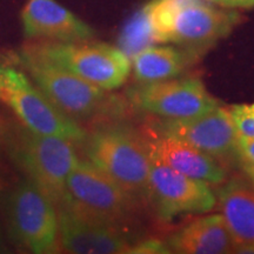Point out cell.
Segmentation results:
<instances>
[{"instance_id":"1","label":"cell","mask_w":254,"mask_h":254,"mask_svg":"<svg viewBox=\"0 0 254 254\" xmlns=\"http://www.w3.org/2000/svg\"><path fill=\"white\" fill-rule=\"evenodd\" d=\"M144 9L155 44H179L199 53L228 36L241 20L238 12L205 0H151Z\"/></svg>"},{"instance_id":"2","label":"cell","mask_w":254,"mask_h":254,"mask_svg":"<svg viewBox=\"0 0 254 254\" xmlns=\"http://www.w3.org/2000/svg\"><path fill=\"white\" fill-rule=\"evenodd\" d=\"M87 160L136 202L147 200L151 154L144 134L122 124H105L84 139Z\"/></svg>"},{"instance_id":"3","label":"cell","mask_w":254,"mask_h":254,"mask_svg":"<svg viewBox=\"0 0 254 254\" xmlns=\"http://www.w3.org/2000/svg\"><path fill=\"white\" fill-rule=\"evenodd\" d=\"M17 57L47 99L78 124L107 114H117L122 109L119 101L107 94V91L90 84L27 46H24Z\"/></svg>"},{"instance_id":"4","label":"cell","mask_w":254,"mask_h":254,"mask_svg":"<svg viewBox=\"0 0 254 254\" xmlns=\"http://www.w3.org/2000/svg\"><path fill=\"white\" fill-rule=\"evenodd\" d=\"M0 101L32 132L57 135L73 142L84 141L87 134L77 122L47 99L19 63L17 55L0 52Z\"/></svg>"},{"instance_id":"5","label":"cell","mask_w":254,"mask_h":254,"mask_svg":"<svg viewBox=\"0 0 254 254\" xmlns=\"http://www.w3.org/2000/svg\"><path fill=\"white\" fill-rule=\"evenodd\" d=\"M136 205L138 202L100 168L87 159H79L66 180L59 207L85 220L113 225L127 231Z\"/></svg>"},{"instance_id":"6","label":"cell","mask_w":254,"mask_h":254,"mask_svg":"<svg viewBox=\"0 0 254 254\" xmlns=\"http://www.w3.org/2000/svg\"><path fill=\"white\" fill-rule=\"evenodd\" d=\"M25 46L107 92L122 86L132 69L131 60L125 53L106 44L45 40Z\"/></svg>"},{"instance_id":"7","label":"cell","mask_w":254,"mask_h":254,"mask_svg":"<svg viewBox=\"0 0 254 254\" xmlns=\"http://www.w3.org/2000/svg\"><path fill=\"white\" fill-rule=\"evenodd\" d=\"M75 142L57 135L40 134L24 128L15 139L14 153L34 185L56 207L62 205L66 180L78 163Z\"/></svg>"},{"instance_id":"8","label":"cell","mask_w":254,"mask_h":254,"mask_svg":"<svg viewBox=\"0 0 254 254\" xmlns=\"http://www.w3.org/2000/svg\"><path fill=\"white\" fill-rule=\"evenodd\" d=\"M8 209L12 230L30 254H60L58 209L30 179L15 187Z\"/></svg>"},{"instance_id":"9","label":"cell","mask_w":254,"mask_h":254,"mask_svg":"<svg viewBox=\"0 0 254 254\" xmlns=\"http://www.w3.org/2000/svg\"><path fill=\"white\" fill-rule=\"evenodd\" d=\"M147 201L163 221L186 214H205L217 205L208 184L177 172L151 157Z\"/></svg>"},{"instance_id":"10","label":"cell","mask_w":254,"mask_h":254,"mask_svg":"<svg viewBox=\"0 0 254 254\" xmlns=\"http://www.w3.org/2000/svg\"><path fill=\"white\" fill-rule=\"evenodd\" d=\"M135 107L163 119H187L219 106L218 100L198 78L139 84L127 91Z\"/></svg>"},{"instance_id":"11","label":"cell","mask_w":254,"mask_h":254,"mask_svg":"<svg viewBox=\"0 0 254 254\" xmlns=\"http://www.w3.org/2000/svg\"><path fill=\"white\" fill-rule=\"evenodd\" d=\"M151 129L174 136L221 164L237 157L238 135L230 109L217 106L204 114L187 119H163L153 123Z\"/></svg>"},{"instance_id":"12","label":"cell","mask_w":254,"mask_h":254,"mask_svg":"<svg viewBox=\"0 0 254 254\" xmlns=\"http://www.w3.org/2000/svg\"><path fill=\"white\" fill-rule=\"evenodd\" d=\"M60 254H116L131 245L127 231L88 221L59 207Z\"/></svg>"},{"instance_id":"13","label":"cell","mask_w":254,"mask_h":254,"mask_svg":"<svg viewBox=\"0 0 254 254\" xmlns=\"http://www.w3.org/2000/svg\"><path fill=\"white\" fill-rule=\"evenodd\" d=\"M145 138L151 157L177 172L213 186H220L227 180L224 165L183 140L151 128Z\"/></svg>"},{"instance_id":"14","label":"cell","mask_w":254,"mask_h":254,"mask_svg":"<svg viewBox=\"0 0 254 254\" xmlns=\"http://www.w3.org/2000/svg\"><path fill=\"white\" fill-rule=\"evenodd\" d=\"M21 21L27 38L81 43L94 36L86 23L55 0H28L21 12Z\"/></svg>"},{"instance_id":"15","label":"cell","mask_w":254,"mask_h":254,"mask_svg":"<svg viewBox=\"0 0 254 254\" xmlns=\"http://www.w3.org/2000/svg\"><path fill=\"white\" fill-rule=\"evenodd\" d=\"M164 241L176 254H227L233 246L220 213L187 221L171 232Z\"/></svg>"},{"instance_id":"16","label":"cell","mask_w":254,"mask_h":254,"mask_svg":"<svg viewBox=\"0 0 254 254\" xmlns=\"http://www.w3.org/2000/svg\"><path fill=\"white\" fill-rule=\"evenodd\" d=\"M215 198L233 244H254L253 187L239 179L226 180Z\"/></svg>"},{"instance_id":"17","label":"cell","mask_w":254,"mask_h":254,"mask_svg":"<svg viewBox=\"0 0 254 254\" xmlns=\"http://www.w3.org/2000/svg\"><path fill=\"white\" fill-rule=\"evenodd\" d=\"M199 52L172 46H148L131 59L134 78L140 84L170 80L178 77L198 58Z\"/></svg>"},{"instance_id":"18","label":"cell","mask_w":254,"mask_h":254,"mask_svg":"<svg viewBox=\"0 0 254 254\" xmlns=\"http://www.w3.org/2000/svg\"><path fill=\"white\" fill-rule=\"evenodd\" d=\"M154 44L155 41L152 36L151 27L148 25L145 9L142 7L124 28L119 38L118 49L122 50L127 58L131 60L136 53Z\"/></svg>"},{"instance_id":"19","label":"cell","mask_w":254,"mask_h":254,"mask_svg":"<svg viewBox=\"0 0 254 254\" xmlns=\"http://www.w3.org/2000/svg\"><path fill=\"white\" fill-rule=\"evenodd\" d=\"M116 254H176L160 239H147L131 244Z\"/></svg>"},{"instance_id":"20","label":"cell","mask_w":254,"mask_h":254,"mask_svg":"<svg viewBox=\"0 0 254 254\" xmlns=\"http://www.w3.org/2000/svg\"><path fill=\"white\" fill-rule=\"evenodd\" d=\"M238 135L241 138H254V114L249 113L243 105L230 107Z\"/></svg>"},{"instance_id":"21","label":"cell","mask_w":254,"mask_h":254,"mask_svg":"<svg viewBox=\"0 0 254 254\" xmlns=\"http://www.w3.org/2000/svg\"><path fill=\"white\" fill-rule=\"evenodd\" d=\"M237 154L243 165H253L254 166V138L238 139Z\"/></svg>"},{"instance_id":"22","label":"cell","mask_w":254,"mask_h":254,"mask_svg":"<svg viewBox=\"0 0 254 254\" xmlns=\"http://www.w3.org/2000/svg\"><path fill=\"white\" fill-rule=\"evenodd\" d=\"M211 4H217L225 8H252L254 0H205Z\"/></svg>"},{"instance_id":"23","label":"cell","mask_w":254,"mask_h":254,"mask_svg":"<svg viewBox=\"0 0 254 254\" xmlns=\"http://www.w3.org/2000/svg\"><path fill=\"white\" fill-rule=\"evenodd\" d=\"M227 254H254V244H233Z\"/></svg>"},{"instance_id":"24","label":"cell","mask_w":254,"mask_h":254,"mask_svg":"<svg viewBox=\"0 0 254 254\" xmlns=\"http://www.w3.org/2000/svg\"><path fill=\"white\" fill-rule=\"evenodd\" d=\"M243 167L245 173L247 174V177L250 178V180L254 185V166L253 165H243Z\"/></svg>"},{"instance_id":"25","label":"cell","mask_w":254,"mask_h":254,"mask_svg":"<svg viewBox=\"0 0 254 254\" xmlns=\"http://www.w3.org/2000/svg\"><path fill=\"white\" fill-rule=\"evenodd\" d=\"M243 106H244V109L247 111V112L254 114V104H252V105H243Z\"/></svg>"},{"instance_id":"26","label":"cell","mask_w":254,"mask_h":254,"mask_svg":"<svg viewBox=\"0 0 254 254\" xmlns=\"http://www.w3.org/2000/svg\"><path fill=\"white\" fill-rule=\"evenodd\" d=\"M0 254H6V251L1 244V240H0Z\"/></svg>"}]
</instances>
